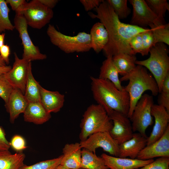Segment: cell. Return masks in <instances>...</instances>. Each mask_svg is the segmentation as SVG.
Returning <instances> with one entry per match:
<instances>
[{"label": "cell", "mask_w": 169, "mask_h": 169, "mask_svg": "<svg viewBox=\"0 0 169 169\" xmlns=\"http://www.w3.org/2000/svg\"><path fill=\"white\" fill-rule=\"evenodd\" d=\"M95 9L96 14H88L93 18L99 19L107 31L109 41L103 50L106 57L121 53L134 55L130 45L131 39L150 29L121 22L106 0H103Z\"/></svg>", "instance_id": "6da1fadb"}, {"label": "cell", "mask_w": 169, "mask_h": 169, "mask_svg": "<svg viewBox=\"0 0 169 169\" xmlns=\"http://www.w3.org/2000/svg\"><path fill=\"white\" fill-rule=\"evenodd\" d=\"M91 90L93 98L106 111L112 110L127 116L130 100L128 93L124 89H118L110 81L90 77Z\"/></svg>", "instance_id": "7a4b0ae2"}, {"label": "cell", "mask_w": 169, "mask_h": 169, "mask_svg": "<svg viewBox=\"0 0 169 169\" xmlns=\"http://www.w3.org/2000/svg\"><path fill=\"white\" fill-rule=\"evenodd\" d=\"M120 80L121 82L129 81L124 89L128 93L130 98V107L127 116L130 119L137 102L144 92L150 90L155 96L159 93L156 80L147 69L142 66L137 65L134 69L122 76Z\"/></svg>", "instance_id": "3957f363"}, {"label": "cell", "mask_w": 169, "mask_h": 169, "mask_svg": "<svg viewBox=\"0 0 169 169\" xmlns=\"http://www.w3.org/2000/svg\"><path fill=\"white\" fill-rule=\"evenodd\" d=\"M113 126L105 109L100 105L93 104L85 111L80 124V141L86 140L94 133L109 131Z\"/></svg>", "instance_id": "277c9868"}, {"label": "cell", "mask_w": 169, "mask_h": 169, "mask_svg": "<svg viewBox=\"0 0 169 169\" xmlns=\"http://www.w3.org/2000/svg\"><path fill=\"white\" fill-rule=\"evenodd\" d=\"M168 49L166 44L156 43L151 49L150 56L143 60H136V64L142 66L151 73L161 91L164 79L169 74Z\"/></svg>", "instance_id": "5b68a950"}, {"label": "cell", "mask_w": 169, "mask_h": 169, "mask_svg": "<svg viewBox=\"0 0 169 169\" xmlns=\"http://www.w3.org/2000/svg\"><path fill=\"white\" fill-rule=\"evenodd\" d=\"M46 33L51 43L66 53L87 52L91 49L90 35L84 32L74 36L66 35L49 24Z\"/></svg>", "instance_id": "8992f818"}, {"label": "cell", "mask_w": 169, "mask_h": 169, "mask_svg": "<svg viewBox=\"0 0 169 169\" xmlns=\"http://www.w3.org/2000/svg\"><path fill=\"white\" fill-rule=\"evenodd\" d=\"M15 13L22 14L28 26L37 29H41L49 23L54 15L52 9L44 5L39 0L26 1Z\"/></svg>", "instance_id": "52a82bcc"}, {"label": "cell", "mask_w": 169, "mask_h": 169, "mask_svg": "<svg viewBox=\"0 0 169 169\" xmlns=\"http://www.w3.org/2000/svg\"><path fill=\"white\" fill-rule=\"evenodd\" d=\"M154 104L152 96L145 94L141 97L130 119L133 132H137L147 137L146 130L153 122L151 110Z\"/></svg>", "instance_id": "ba28073f"}, {"label": "cell", "mask_w": 169, "mask_h": 169, "mask_svg": "<svg viewBox=\"0 0 169 169\" xmlns=\"http://www.w3.org/2000/svg\"><path fill=\"white\" fill-rule=\"evenodd\" d=\"M15 29L18 33L23 47V58L28 61L46 59L45 54L41 53L38 47L33 43L28 31V25L21 14L16 13L14 19Z\"/></svg>", "instance_id": "9c48e42d"}, {"label": "cell", "mask_w": 169, "mask_h": 169, "mask_svg": "<svg viewBox=\"0 0 169 169\" xmlns=\"http://www.w3.org/2000/svg\"><path fill=\"white\" fill-rule=\"evenodd\" d=\"M82 148L95 153L97 148L115 157L119 155V145L110 135L109 131L97 132L90 136L86 140L79 142Z\"/></svg>", "instance_id": "30bf717a"}, {"label": "cell", "mask_w": 169, "mask_h": 169, "mask_svg": "<svg viewBox=\"0 0 169 169\" xmlns=\"http://www.w3.org/2000/svg\"><path fill=\"white\" fill-rule=\"evenodd\" d=\"M129 2L133 9L130 24L144 28L152 24L159 25L166 23L154 13L145 0H129Z\"/></svg>", "instance_id": "8fae6325"}, {"label": "cell", "mask_w": 169, "mask_h": 169, "mask_svg": "<svg viewBox=\"0 0 169 169\" xmlns=\"http://www.w3.org/2000/svg\"><path fill=\"white\" fill-rule=\"evenodd\" d=\"M113 126L109 131L112 137L119 145L131 139L134 133L131 121L127 116L110 110L106 112Z\"/></svg>", "instance_id": "7c38bea8"}, {"label": "cell", "mask_w": 169, "mask_h": 169, "mask_svg": "<svg viewBox=\"0 0 169 169\" xmlns=\"http://www.w3.org/2000/svg\"><path fill=\"white\" fill-rule=\"evenodd\" d=\"M14 54L13 66L5 75L13 88L19 89L24 95L30 62L20 59L15 52Z\"/></svg>", "instance_id": "4fadbf2b"}, {"label": "cell", "mask_w": 169, "mask_h": 169, "mask_svg": "<svg viewBox=\"0 0 169 169\" xmlns=\"http://www.w3.org/2000/svg\"><path fill=\"white\" fill-rule=\"evenodd\" d=\"M151 114L155 119V124L150 136L147 138L148 145L158 140L164 134L169 126V112L163 106L154 104Z\"/></svg>", "instance_id": "5bb4252c"}, {"label": "cell", "mask_w": 169, "mask_h": 169, "mask_svg": "<svg viewBox=\"0 0 169 169\" xmlns=\"http://www.w3.org/2000/svg\"><path fill=\"white\" fill-rule=\"evenodd\" d=\"M156 157H169V126L160 138L141 151L137 159L145 160Z\"/></svg>", "instance_id": "9a60e30c"}, {"label": "cell", "mask_w": 169, "mask_h": 169, "mask_svg": "<svg viewBox=\"0 0 169 169\" xmlns=\"http://www.w3.org/2000/svg\"><path fill=\"white\" fill-rule=\"evenodd\" d=\"M101 157L105 165L110 169H135L142 167L154 161L153 159L143 160L137 158H121L105 153L101 155Z\"/></svg>", "instance_id": "2e32d148"}, {"label": "cell", "mask_w": 169, "mask_h": 169, "mask_svg": "<svg viewBox=\"0 0 169 169\" xmlns=\"http://www.w3.org/2000/svg\"><path fill=\"white\" fill-rule=\"evenodd\" d=\"M147 138L139 133H134L131 139L119 145V157L137 158L140 152L146 146Z\"/></svg>", "instance_id": "e0dca14e"}, {"label": "cell", "mask_w": 169, "mask_h": 169, "mask_svg": "<svg viewBox=\"0 0 169 169\" xmlns=\"http://www.w3.org/2000/svg\"><path fill=\"white\" fill-rule=\"evenodd\" d=\"M28 103L19 89L14 88L7 103L5 105L6 110L9 114L11 123H13L19 115L23 113Z\"/></svg>", "instance_id": "ac0fdd59"}, {"label": "cell", "mask_w": 169, "mask_h": 169, "mask_svg": "<svg viewBox=\"0 0 169 169\" xmlns=\"http://www.w3.org/2000/svg\"><path fill=\"white\" fill-rule=\"evenodd\" d=\"M82 149L80 143L66 144L62 149L60 165L69 169H80Z\"/></svg>", "instance_id": "d6986e66"}, {"label": "cell", "mask_w": 169, "mask_h": 169, "mask_svg": "<svg viewBox=\"0 0 169 169\" xmlns=\"http://www.w3.org/2000/svg\"><path fill=\"white\" fill-rule=\"evenodd\" d=\"M24 120L36 125L42 124L51 118V113L44 108L40 102H30L23 112Z\"/></svg>", "instance_id": "ffe728a7"}, {"label": "cell", "mask_w": 169, "mask_h": 169, "mask_svg": "<svg viewBox=\"0 0 169 169\" xmlns=\"http://www.w3.org/2000/svg\"><path fill=\"white\" fill-rule=\"evenodd\" d=\"M64 95L57 91H51L40 87V102L49 113H57L63 107Z\"/></svg>", "instance_id": "44dd1931"}, {"label": "cell", "mask_w": 169, "mask_h": 169, "mask_svg": "<svg viewBox=\"0 0 169 169\" xmlns=\"http://www.w3.org/2000/svg\"><path fill=\"white\" fill-rule=\"evenodd\" d=\"M90 34L91 48L98 54L103 50L108 42L107 31L104 25L98 22L92 26Z\"/></svg>", "instance_id": "7402d4cb"}, {"label": "cell", "mask_w": 169, "mask_h": 169, "mask_svg": "<svg viewBox=\"0 0 169 169\" xmlns=\"http://www.w3.org/2000/svg\"><path fill=\"white\" fill-rule=\"evenodd\" d=\"M112 57V56H108L103 61L100 68L98 78L110 81L118 89L122 90L124 87L121 85L119 77V72L113 62Z\"/></svg>", "instance_id": "603a6c76"}, {"label": "cell", "mask_w": 169, "mask_h": 169, "mask_svg": "<svg viewBox=\"0 0 169 169\" xmlns=\"http://www.w3.org/2000/svg\"><path fill=\"white\" fill-rule=\"evenodd\" d=\"M13 154L9 150L0 151V169H19L24 164L25 155L22 151Z\"/></svg>", "instance_id": "cb8c5ba5"}, {"label": "cell", "mask_w": 169, "mask_h": 169, "mask_svg": "<svg viewBox=\"0 0 169 169\" xmlns=\"http://www.w3.org/2000/svg\"><path fill=\"white\" fill-rule=\"evenodd\" d=\"M113 62L119 74L124 76L136 67V58L135 55L125 53H120L112 56Z\"/></svg>", "instance_id": "d4e9b609"}, {"label": "cell", "mask_w": 169, "mask_h": 169, "mask_svg": "<svg viewBox=\"0 0 169 169\" xmlns=\"http://www.w3.org/2000/svg\"><path fill=\"white\" fill-rule=\"evenodd\" d=\"M41 86L33 76L31 62H30L24 94L28 102H40Z\"/></svg>", "instance_id": "484cf974"}, {"label": "cell", "mask_w": 169, "mask_h": 169, "mask_svg": "<svg viewBox=\"0 0 169 169\" xmlns=\"http://www.w3.org/2000/svg\"><path fill=\"white\" fill-rule=\"evenodd\" d=\"M81 168L84 169H109L103 159L95 153L82 148Z\"/></svg>", "instance_id": "4316f807"}, {"label": "cell", "mask_w": 169, "mask_h": 169, "mask_svg": "<svg viewBox=\"0 0 169 169\" xmlns=\"http://www.w3.org/2000/svg\"><path fill=\"white\" fill-rule=\"evenodd\" d=\"M10 10L4 0H0V33L6 30L13 31L14 25L11 23L9 17Z\"/></svg>", "instance_id": "83f0119b"}, {"label": "cell", "mask_w": 169, "mask_h": 169, "mask_svg": "<svg viewBox=\"0 0 169 169\" xmlns=\"http://www.w3.org/2000/svg\"><path fill=\"white\" fill-rule=\"evenodd\" d=\"M156 43H163L169 45V24L156 25L152 24L149 26Z\"/></svg>", "instance_id": "f1b7e54d"}, {"label": "cell", "mask_w": 169, "mask_h": 169, "mask_svg": "<svg viewBox=\"0 0 169 169\" xmlns=\"http://www.w3.org/2000/svg\"><path fill=\"white\" fill-rule=\"evenodd\" d=\"M147 4L154 13L161 20L164 18L167 11H169V4L166 0H145Z\"/></svg>", "instance_id": "f546056e"}, {"label": "cell", "mask_w": 169, "mask_h": 169, "mask_svg": "<svg viewBox=\"0 0 169 169\" xmlns=\"http://www.w3.org/2000/svg\"><path fill=\"white\" fill-rule=\"evenodd\" d=\"M119 18H126L131 13V9L128 7L127 0H107Z\"/></svg>", "instance_id": "4dcf8cb0"}, {"label": "cell", "mask_w": 169, "mask_h": 169, "mask_svg": "<svg viewBox=\"0 0 169 169\" xmlns=\"http://www.w3.org/2000/svg\"><path fill=\"white\" fill-rule=\"evenodd\" d=\"M63 155L58 157L38 162L27 166L24 164L19 169H55L60 164Z\"/></svg>", "instance_id": "1f68e13d"}, {"label": "cell", "mask_w": 169, "mask_h": 169, "mask_svg": "<svg viewBox=\"0 0 169 169\" xmlns=\"http://www.w3.org/2000/svg\"><path fill=\"white\" fill-rule=\"evenodd\" d=\"M159 93L158 105L163 106L169 112V74L165 77Z\"/></svg>", "instance_id": "d6a6232c"}, {"label": "cell", "mask_w": 169, "mask_h": 169, "mask_svg": "<svg viewBox=\"0 0 169 169\" xmlns=\"http://www.w3.org/2000/svg\"><path fill=\"white\" fill-rule=\"evenodd\" d=\"M14 88L6 77L5 74L0 76V97L4 101L5 105L8 101Z\"/></svg>", "instance_id": "836d02e7"}, {"label": "cell", "mask_w": 169, "mask_h": 169, "mask_svg": "<svg viewBox=\"0 0 169 169\" xmlns=\"http://www.w3.org/2000/svg\"><path fill=\"white\" fill-rule=\"evenodd\" d=\"M143 47L142 56L148 54L151 48L156 43L152 32L149 30L141 33Z\"/></svg>", "instance_id": "e575fe53"}, {"label": "cell", "mask_w": 169, "mask_h": 169, "mask_svg": "<svg viewBox=\"0 0 169 169\" xmlns=\"http://www.w3.org/2000/svg\"><path fill=\"white\" fill-rule=\"evenodd\" d=\"M135 169H169V157H160L142 167Z\"/></svg>", "instance_id": "d590c367"}, {"label": "cell", "mask_w": 169, "mask_h": 169, "mask_svg": "<svg viewBox=\"0 0 169 169\" xmlns=\"http://www.w3.org/2000/svg\"><path fill=\"white\" fill-rule=\"evenodd\" d=\"M10 144V147L17 152L22 151L27 147L24 138L18 135H16L12 137Z\"/></svg>", "instance_id": "8d00e7d4"}, {"label": "cell", "mask_w": 169, "mask_h": 169, "mask_svg": "<svg viewBox=\"0 0 169 169\" xmlns=\"http://www.w3.org/2000/svg\"><path fill=\"white\" fill-rule=\"evenodd\" d=\"M141 33L134 36L130 42V46L134 55H135L137 53H140L141 55L142 54L143 47Z\"/></svg>", "instance_id": "74e56055"}, {"label": "cell", "mask_w": 169, "mask_h": 169, "mask_svg": "<svg viewBox=\"0 0 169 169\" xmlns=\"http://www.w3.org/2000/svg\"><path fill=\"white\" fill-rule=\"evenodd\" d=\"M85 11L88 12L98 7L103 0H80Z\"/></svg>", "instance_id": "f35d334b"}, {"label": "cell", "mask_w": 169, "mask_h": 169, "mask_svg": "<svg viewBox=\"0 0 169 169\" xmlns=\"http://www.w3.org/2000/svg\"><path fill=\"white\" fill-rule=\"evenodd\" d=\"M10 142L7 139L4 130L0 126V151L9 150Z\"/></svg>", "instance_id": "ab89813d"}, {"label": "cell", "mask_w": 169, "mask_h": 169, "mask_svg": "<svg viewBox=\"0 0 169 169\" xmlns=\"http://www.w3.org/2000/svg\"><path fill=\"white\" fill-rule=\"evenodd\" d=\"M10 54V48L9 46L4 44L0 47V56L6 64L9 63Z\"/></svg>", "instance_id": "60d3db41"}, {"label": "cell", "mask_w": 169, "mask_h": 169, "mask_svg": "<svg viewBox=\"0 0 169 169\" xmlns=\"http://www.w3.org/2000/svg\"><path fill=\"white\" fill-rule=\"evenodd\" d=\"M7 4H9L12 9L15 12L24 3L25 0H6Z\"/></svg>", "instance_id": "b9f144b4"}, {"label": "cell", "mask_w": 169, "mask_h": 169, "mask_svg": "<svg viewBox=\"0 0 169 169\" xmlns=\"http://www.w3.org/2000/svg\"><path fill=\"white\" fill-rule=\"evenodd\" d=\"M45 6L52 9L58 3V0H39Z\"/></svg>", "instance_id": "7bdbcfd3"}, {"label": "cell", "mask_w": 169, "mask_h": 169, "mask_svg": "<svg viewBox=\"0 0 169 169\" xmlns=\"http://www.w3.org/2000/svg\"><path fill=\"white\" fill-rule=\"evenodd\" d=\"M11 68L12 67L10 66H0V76L7 73L10 70Z\"/></svg>", "instance_id": "ee69618b"}, {"label": "cell", "mask_w": 169, "mask_h": 169, "mask_svg": "<svg viewBox=\"0 0 169 169\" xmlns=\"http://www.w3.org/2000/svg\"><path fill=\"white\" fill-rule=\"evenodd\" d=\"M5 33H0V47L4 44Z\"/></svg>", "instance_id": "f6af8a7d"}, {"label": "cell", "mask_w": 169, "mask_h": 169, "mask_svg": "<svg viewBox=\"0 0 169 169\" xmlns=\"http://www.w3.org/2000/svg\"><path fill=\"white\" fill-rule=\"evenodd\" d=\"M6 64L0 56V66H6Z\"/></svg>", "instance_id": "bcb514c9"}, {"label": "cell", "mask_w": 169, "mask_h": 169, "mask_svg": "<svg viewBox=\"0 0 169 169\" xmlns=\"http://www.w3.org/2000/svg\"><path fill=\"white\" fill-rule=\"evenodd\" d=\"M55 169H69L68 168H67L64 166H63L59 165V166H58Z\"/></svg>", "instance_id": "7dc6e473"}, {"label": "cell", "mask_w": 169, "mask_h": 169, "mask_svg": "<svg viewBox=\"0 0 169 169\" xmlns=\"http://www.w3.org/2000/svg\"><path fill=\"white\" fill-rule=\"evenodd\" d=\"M83 169V168H80V169Z\"/></svg>", "instance_id": "c3c4849f"}, {"label": "cell", "mask_w": 169, "mask_h": 169, "mask_svg": "<svg viewBox=\"0 0 169 169\" xmlns=\"http://www.w3.org/2000/svg\"></svg>", "instance_id": "681fc988"}]
</instances>
